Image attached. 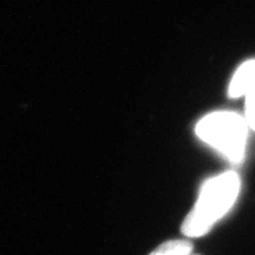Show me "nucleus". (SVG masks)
I'll return each mask as SVG.
<instances>
[{"mask_svg": "<svg viewBox=\"0 0 255 255\" xmlns=\"http://www.w3.org/2000/svg\"><path fill=\"white\" fill-rule=\"evenodd\" d=\"M250 132L242 113L233 110L210 111L194 127V133L201 142L234 164L244 161Z\"/></svg>", "mask_w": 255, "mask_h": 255, "instance_id": "obj_2", "label": "nucleus"}, {"mask_svg": "<svg viewBox=\"0 0 255 255\" xmlns=\"http://www.w3.org/2000/svg\"><path fill=\"white\" fill-rule=\"evenodd\" d=\"M244 103L242 115H244L251 131H255V91L244 98Z\"/></svg>", "mask_w": 255, "mask_h": 255, "instance_id": "obj_5", "label": "nucleus"}, {"mask_svg": "<svg viewBox=\"0 0 255 255\" xmlns=\"http://www.w3.org/2000/svg\"><path fill=\"white\" fill-rule=\"evenodd\" d=\"M193 245L188 240H170L162 244L149 255H190Z\"/></svg>", "mask_w": 255, "mask_h": 255, "instance_id": "obj_4", "label": "nucleus"}, {"mask_svg": "<svg viewBox=\"0 0 255 255\" xmlns=\"http://www.w3.org/2000/svg\"><path fill=\"white\" fill-rule=\"evenodd\" d=\"M241 189V178L235 171H226L209 178L200 191L199 199L182 223L188 238L207 234L213 226L234 206Z\"/></svg>", "mask_w": 255, "mask_h": 255, "instance_id": "obj_1", "label": "nucleus"}, {"mask_svg": "<svg viewBox=\"0 0 255 255\" xmlns=\"http://www.w3.org/2000/svg\"><path fill=\"white\" fill-rule=\"evenodd\" d=\"M255 91V58L242 62L228 82L227 95L232 100H244Z\"/></svg>", "mask_w": 255, "mask_h": 255, "instance_id": "obj_3", "label": "nucleus"}]
</instances>
